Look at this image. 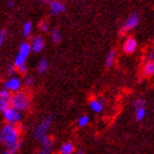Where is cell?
I'll list each match as a JSON object with an SVG mask.
<instances>
[{"mask_svg": "<svg viewBox=\"0 0 154 154\" xmlns=\"http://www.w3.org/2000/svg\"><path fill=\"white\" fill-rule=\"evenodd\" d=\"M20 133L18 125H5L0 128V144L6 146V149L12 148L18 142H20Z\"/></svg>", "mask_w": 154, "mask_h": 154, "instance_id": "1", "label": "cell"}, {"mask_svg": "<svg viewBox=\"0 0 154 154\" xmlns=\"http://www.w3.org/2000/svg\"><path fill=\"white\" fill-rule=\"evenodd\" d=\"M30 105H31V99H30V96L26 91H18V93L12 95L11 107L20 111V112L29 109Z\"/></svg>", "mask_w": 154, "mask_h": 154, "instance_id": "2", "label": "cell"}, {"mask_svg": "<svg viewBox=\"0 0 154 154\" xmlns=\"http://www.w3.org/2000/svg\"><path fill=\"white\" fill-rule=\"evenodd\" d=\"M32 52L31 50V45L28 42H23L21 43L19 46V51H18V54L14 57V61H13V65L16 68H19L20 66L22 65H26V62L29 57L30 53Z\"/></svg>", "mask_w": 154, "mask_h": 154, "instance_id": "3", "label": "cell"}, {"mask_svg": "<svg viewBox=\"0 0 154 154\" xmlns=\"http://www.w3.org/2000/svg\"><path fill=\"white\" fill-rule=\"evenodd\" d=\"M2 118L7 122V125H16L21 121L22 113L18 111L17 109H14V108H12V107H9L8 109H6L2 112Z\"/></svg>", "mask_w": 154, "mask_h": 154, "instance_id": "4", "label": "cell"}, {"mask_svg": "<svg viewBox=\"0 0 154 154\" xmlns=\"http://www.w3.org/2000/svg\"><path fill=\"white\" fill-rule=\"evenodd\" d=\"M52 123H53V116H48V117H46V118H45L44 120L36 127L35 132H34V137H35V139L40 140V139H42L44 135H46L48 129L51 128Z\"/></svg>", "mask_w": 154, "mask_h": 154, "instance_id": "5", "label": "cell"}, {"mask_svg": "<svg viewBox=\"0 0 154 154\" xmlns=\"http://www.w3.org/2000/svg\"><path fill=\"white\" fill-rule=\"evenodd\" d=\"M139 22H140V16H139L137 12H132L131 14L125 19L123 26H122V28L120 29V33H121V34H125V33H127L128 31H130V30L134 29L135 26L139 24Z\"/></svg>", "mask_w": 154, "mask_h": 154, "instance_id": "6", "label": "cell"}, {"mask_svg": "<svg viewBox=\"0 0 154 154\" xmlns=\"http://www.w3.org/2000/svg\"><path fill=\"white\" fill-rule=\"evenodd\" d=\"M3 89L8 90L9 93H18L22 87V80L17 76H10L8 79L3 83Z\"/></svg>", "mask_w": 154, "mask_h": 154, "instance_id": "7", "label": "cell"}, {"mask_svg": "<svg viewBox=\"0 0 154 154\" xmlns=\"http://www.w3.org/2000/svg\"><path fill=\"white\" fill-rule=\"evenodd\" d=\"M11 98H12V95L8 90H0V112H3L6 109L11 107Z\"/></svg>", "mask_w": 154, "mask_h": 154, "instance_id": "8", "label": "cell"}, {"mask_svg": "<svg viewBox=\"0 0 154 154\" xmlns=\"http://www.w3.org/2000/svg\"><path fill=\"white\" fill-rule=\"evenodd\" d=\"M138 48V42L133 36H130L125 41L123 45H122V50L125 52V54H132L134 53L135 50Z\"/></svg>", "mask_w": 154, "mask_h": 154, "instance_id": "9", "label": "cell"}, {"mask_svg": "<svg viewBox=\"0 0 154 154\" xmlns=\"http://www.w3.org/2000/svg\"><path fill=\"white\" fill-rule=\"evenodd\" d=\"M31 50H32L34 53H40V52L43 51V48L45 46V40L43 36L41 35H35L32 38V42H31Z\"/></svg>", "mask_w": 154, "mask_h": 154, "instance_id": "10", "label": "cell"}, {"mask_svg": "<svg viewBox=\"0 0 154 154\" xmlns=\"http://www.w3.org/2000/svg\"><path fill=\"white\" fill-rule=\"evenodd\" d=\"M48 6H50V10H51L52 16H56V14H60V13L65 11L64 3L61 2V1H50Z\"/></svg>", "mask_w": 154, "mask_h": 154, "instance_id": "11", "label": "cell"}, {"mask_svg": "<svg viewBox=\"0 0 154 154\" xmlns=\"http://www.w3.org/2000/svg\"><path fill=\"white\" fill-rule=\"evenodd\" d=\"M142 73L145 77H152L154 75V61H146L142 67Z\"/></svg>", "mask_w": 154, "mask_h": 154, "instance_id": "12", "label": "cell"}, {"mask_svg": "<svg viewBox=\"0 0 154 154\" xmlns=\"http://www.w3.org/2000/svg\"><path fill=\"white\" fill-rule=\"evenodd\" d=\"M89 107L94 112H101L103 109V103L101 100L94 98V99H91L89 101Z\"/></svg>", "mask_w": 154, "mask_h": 154, "instance_id": "13", "label": "cell"}, {"mask_svg": "<svg viewBox=\"0 0 154 154\" xmlns=\"http://www.w3.org/2000/svg\"><path fill=\"white\" fill-rule=\"evenodd\" d=\"M75 152V146L72 142H65L60 148V154H73Z\"/></svg>", "mask_w": 154, "mask_h": 154, "instance_id": "14", "label": "cell"}, {"mask_svg": "<svg viewBox=\"0 0 154 154\" xmlns=\"http://www.w3.org/2000/svg\"><path fill=\"white\" fill-rule=\"evenodd\" d=\"M116 56H117V51H116V50H111V51L107 54L106 60H105V65H106V67H111V66H112L113 63H115Z\"/></svg>", "mask_w": 154, "mask_h": 154, "instance_id": "15", "label": "cell"}, {"mask_svg": "<svg viewBox=\"0 0 154 154\" xmlns=\"http://www.w3.org/2000/svg\"><path fill=\"white\" fill-rule=\"evenodd\" d=\"M48 69V62L45 58H41L36 64V71L38 74H43Z\"/></svg>", "mask_w": 154, "mask_h": 154, "instance_id": "16", "label": "cell"}, {"mask_svg": "<svg viewBox=\"0 0 154 154\" xmlns=\"http://www.w3.org/2000/svg\"><path fill=\"white\" fill-rule=\"evenodd\" d=\"M40 143H41L42 148H53V139L50 137V135H44L42 139L38 140Z\"/></svg>", "mask_w": 154, "mask_h": 154, "instance_id": "17", "label": "cell"}, {"mask_svg": "<svg viewBox=\"0 0 154 154\" xmlns=\"http://www.w3.org/2000/svg\"><path fill=\"white\" fill-rule=\"evenodd\" d=\"M51 38L53 43L55 44H58V43H61L62 42V34L60 32V30L57 29H53L51 31Z\"/></svg>", "mask_w": 154, "mask_h": 154, "instance_id": "18", "label": "cell"}, {"mask_svg": "<svg viewBox=\"0 0 154 154\" xmlns=\"http://www.w3.org/2000/svg\"><path fill=\"white\" fill-rule=\"evenodd\" d=\"M32 22L31 21H26V22H24V24H23L22 26V33L23 35L26 36V38H29L30 35H31V32H32Z\"/></svg>", "mask_w": 154, "mask_h": 154, "instance_id": "19", "label": "cell"}, {"mask_svg": "<svg viewBox=\"0 0 154 154\" xmlns=\"http://www.w3.org/2000/svg\"><path fill=\"white\" fill-rule=\"evenodd\" d=\"M89 121H90L89 116L83 115V116H80L79 118H78V120H77V125L83 128V127H86V125L89 123Z\"/></svg>", "mask_w": 154, "mask_h": 154, "instance_id": "20", "label": "cell"}, {"mask_svg": "<svg viewBox=\"0 0 154 154\" xmlns=\"http://www.w3.org/2000/svg\"><path fill=\"white\" fill-rule=\"evenodd\" d=\"M145 115H146V111H145V108H138V109H135V118L138 121H142L143 119H144Z\"/></svg>", "mask_w": 154, "mask_h": 154, "instance_id": "21", "label": "cell"}, {"mask_svg": "<svg viewBox=\"0 0 154 154\" xmlns=\"http://www.w3.org/2000/svg\"><path fill=\"white\" fill-rule=\"evenodd\" d=\"M38 29H40V31H42V32H48V30H50L48 23L46 22L45 20H42L41 22L38 23Z\"/></svg>", "mask_w": 154, "mask_h": 154, "instance_id": "22", "label": "cell"}, {"mask_svg": "<svg viewBox=\"0 0 154 154\" xmlns=\"http://www.w3.org/2000/svg\"><path fill=\"white\" fill-rule=\"evenodd\" d=\"M21 144H22V142L20 141V142H18L16 145H13L12 148H10V149H7L8 151H9V153L10 154H16V153H18V151L20 150V148H21Z\"/></svg>", "mask_w": 154, "mask_h": 154, "instance_id": "23", "label": "cell"}, {"mask_svg": "<svg viewBox=\"0 0 154 154\" xmlns=\"http://www.w3.org/2000/svg\"><path fill=\"white\" fill-rule=\"evenodd\" d=\"M133 106H134V109L143 108L145 106V101L143 99H135V101L133 103Z\"/></svg>", "mask_w": 154, "mask_h": 154, "instance_id": "24", "label": "cell"}, {"mask_svg": "<svg viewBox=\"0 0 154 154\" xmlns=\"http://www.w3.org/2000/svg\"><path fill=\"white\" fill-rule=\"evenodd\" d=\"M6 38H7V31L6 30H1V31H0V48L3 45Z\"/></svg>", "mask_w": 154, "mask_h": 154, "instance_id": "25", "label": "cell"}, {"mask_svg": "<svg viewBox=\"0 0 154 154\" xmlns=\"http://www.w3.org/2000/svg\"><path fill=\"white\" fill-rule=\"evenodd\" d=\"M33 82H34L33 77L29 76V75H26V76L24 77V80H23V83H24V85H26V86H31V85L33 84Z\"/></svg>", "mask_w": 154, "mask_h": 154, "instance_id": "26", "label": "cell"}, {"mask_svg": "<svg viewBox=\"0 0 154 154\" xmlns=\"http://www.w3.org/2000/svg\"><path fill=\"white\" fill-rule=\"evenodd\" d=\"M16 71H17V68L14 67V65H8V67H7V69H6L7 74L10 75V76L14 74V73H16Z\"/></svg>", "mask_w": 154, "mask_h": 154, "instance_id": "27", "label": "cell"}, {"mask_svg": "<svg viewBox=\"0 0 154 154\" xmlns=\"http://www.w3.org/2000/svg\"><path fill=\"white\" fill-rule=\"evenodd\" d=\"M17 71L19 72L20 74H26V71H28V67H26V65H22V66H20L19 68H17Z\"/></svg>", "mask_w": 154, "mask_h": 154, "instance_id": "28", "label": "cell"}, {"mask_svg": "<svg viewBox=\"0 0 154 154\" xmlns=\"http://www.w3.org/2000/svg\"><path fill=\"white\" fill-rule=\"evenodd\" d=\"M51 148H42L40 151L38 152V154H50L51 153Z\"/></svg>", "mask_w": 154, "mask_h": 154, "instance_id": "29", "label": "cell"}, {"mask_svg": "<svg viewBox=\"0 0 154 154\" xmlns=\"http://www.w3.org/2000/svg\"><path fill=\"white\" fill-rule=\"evenodd\" d=\"M146 61H154V53L153 52L146 54Z\"/></svg>", "mask_w": 154, "mask_h": 154, "instance_id": "30", "label": "cell"}, {"mask_svg": "<svg viewBox=\"0 0 154 154\" xmlns=\"http://www.w3.org/2000/svg\"><path fill=\"white\" fill-rule=\"evenodd\" d=\"M7 6H8V8H12V7L14 6V2H13V1H8V5H7Z\"/></svg>", "mask_w": 154, "mask_h": 154, "instance_id": "31", "label": "cell"}, {"mask_svg": "<svg viewBox=\"0 0 154 154\" xmlns=\"http://www.w3.org/2000/svg\"><path fill=\"white\" fill-rule=\"evenodd\" d=\"M76 154H85V152H84L83 150H78V151L76 152Z\"/></svg>", "mask_w": 154, "mask_h": 154, "instance_id": "32", "label": "cell"}, {"mask_svg": "<svg viewBox=\"0 0 154 154\" xmlns=\"http://www.w3.org/2000/svg\"><path fill=\"white\" fill-rule=\"evenodd\" d=\"M2 154H10V153H9V151H8V150H7V149H6V150L3 151V153H2Z\"/></svg>", "mask_w": 154, "mask_h": 154, "instance_id": "33", "label": "cell"}]
</instances>
